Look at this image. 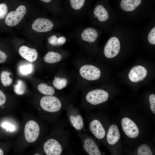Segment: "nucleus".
<instances>
[{
	"mask_svg": "<svg viewBox=\"0 0 155 155\" xmlns=\"http://www.w3.org/2000/svg\"><path fill=\"white\" fill-rule=\"evenodd\" d=\"M53 136L48 138L43 145V151L47 155L64 154L69 148L70 133L65 121L58 120Z\"/></svg>",
	"mask_w": 155,
	"mask_h": 155,
	"instance_id": "obj_1",
	"label": "nucleus"
},
{
	"mask_svg": "<svg viewBox=\"0 0 155 155\" xmlns=\"http://www.w3.org/2000/svg\"><path fill=\"white\" fill-rule=\"evenodd\" d=\"M40 106L44 113L51 117L52 120L57 121L60 115L68 104H65L58 97L53 96L45 95L40 101Z\"/></svg>",
	"mask_w": 155,
	"mask_h": 155,
	"instance_id": "obj_2",
	"label": "nucleus"
},
{
	"mask_svg": "<svg viewBox=\"0 0 155 155\" xmlns=\"http://www.w3.org/2000/svg\"><path fill=\"white\" fill-rule=\"evenodd\" d=\"M99 36L98 32L96 29L85 26L76 28L69 35L76 40L85 50L89 49L90 44L96 41Z\"/></svg>",
	"mask_w": 155,
	"mask_h": 155,
	"instance_id": "obj_3",
	"label": "nucleus"
},
{
	"mask_svg": "<svg viewBox=\"0 0 155 155\" xmlns=\"http://www.w3.org/2000/svg\"><path fill=\"white\" fill-rule=\"evenodd\" d=\"M90 2V0H63L62 4L69 17L81 20L88 13Z\"/></svg>",
	"mask_w": 155,
	"mask_h": 155,
	"instance_id": "obj_4",
	"label": "nucleus"
},
{
	"mask_svg": "<svg viewBox=\"0 0 155 155\" xmlns=\"http://www.w3.org/2000/svg\"><path fill=\"white\" fill-rule=\"evenodd\" d=\"M66 115L71 126L78 133L86 132L84 121L80 110L72 104H68L65 108Z\"/></svg>",
	"mask_w": 155,
	"mask_h": 155,
	"instance_id": "obj_5",
	"label": "nucleus"
},
{
	"mask_svg": "<svg viewBox=\"0 0 155 155\" xmlns=\"http://www.w3.org/2000/svg\"><path fill=\"white\" fill-rule=\"evenodd\" d=\"M108 94L106 91L102 89H96L88 92L84 98V102L81 108L87 104L96 105L103 103L108 99Z\"/></svg>",
	"mask_w": 155,
	"mask_h": 155,
	"instance_id": "obj_6",
	"label": "nucleus"
},
{
	"mask_svg": "<svg viewBox=\"0 0 155 155\" xmlns=\"http://www.w3.org/2000/svg\"><path fill=\"white\" fill-rule=\"evenodd\" d=\"M84 151L89 155H101V152L94 140L85 132L78 133Z\"/></svg>",
	"mask_w": 155,
	"mask_h": 155,
	"instance_id": "obj_7",
	"label": "nucleus"
},
{
	"mask_svg": "<svg viewBox=\"0 0 155 155\" xmlns=\"http://www.w3.org/2000/svg\"><path fill=\"white\" fill-rule=\"evenodd\" d=\"M40 133V128L38 124L35 121L30 120L27 122L25 125L24 134L25 138L28 142H35L38 139Z\"/></svg>",
	"mask_w": 155,
	"mask_h": 155,
	"instance_id": "obj_8",
	"label": "nucleus"
},
{
	"mask_svg": "<svg viewBox=\"0 0 155 155\" xmlns=\"http://www.w3.org/2000/svg\"><path fill=\"white\" fill-rule=\"evenodd\" d=\"M26 12V9L25 6H19L15 11H11L7 15L5 20V23L10 26H16L22 19Z\"/></svg>",
	"mask_w": 155,
	"mask_h": 155,
	"instance_id": "obj_9",
	"label": "nucleus"
},
{
	"mask_svg": "<svg viewBox=\"0 0 155 155\" xmlns=\"http://www.w3.org/2000/svg\"><path fill=\"white\" fill-rule=\"evenodd\" d=\"M80 76L84 79L89 81L98 79L101 75L100 70L96 67L91 65H85L79 69Z\"/></svg>",
	"mask_w": 155,
	"mask_h": 155,
	"instance_id": "obj_10",
	"label": "nucleus"
},
{
	"mask_svg": "<svg viewBox=\"0 0 155 155\" xmlns=\"http://www.w3.org/2000/svg\"><path fill=\"white\" fill-rule=\"evenodd\" d=\"M55 24L54 22L50 19L39 18L33 22L32 28L36 32L46 33L51 30L55 27Z\"/></svg>",
	"mask_w": 155,
	"mask_h": 155,
	"instance_id": "obj_11",
	"label": "nucleus"
},
{
	"mask_svg": "<svg viewBox=\"0 0 155 155\" xmlns=\"http://www.w3.org/2000/svg\"><path fill=\"white\" fill-rule=\"evenodd\" d=\"M120 49V44L119 39L116 37H113L106 43L104 48V53L106 57L112 58L118 54Z\"/></svg>",
	"mask_w": 155,
	"mask_h": 155,
	"instance_id": "obj_12",
	"label": "nucleus"
},
{
	"mask_svg": "<svg viewBox=\"0 0 155 155\" xmlns=\"http://www.w3.org/2000/svg\"><path fill=\"white\" fill-rule=\"evenodd\" d=\"M123 130L125 134L131 138L137 137L139 133V129L136 124L130 119L125 117L121 120Z\"/></svg>",
	"mask_w": 155,
	"mask_h": 155,
	"instance_id": "obj_13",
	"label": "nucleus"
},
{
	"mask_svg": "<svg viewBox=\"0 0 155 155\" xmlns=\"http://www.w3.org/2000/svg\"><path fill=\"white\" fill-rule=\"evenodd\" d=\"M89 128L92 133L98 140H102L105 137L106 133L105 129L98 120L94 119L90 122Z\"/></svg>",
	"mask_w": 155,
	"mask_h": 155,
	"instance_id": "obj_14",
	"label": "nucleus"
},
{
	"mask_svg": "<svg viewBox=\"0 0 155 155\" xmlns=\"http://www.w3.org/2000/svg\"><path fill=\"white\" fill-rule=\"evenodd\" d=\"M147 74V71L144 67L137 65L131 69L128 74V77L131 81L136 82L144 79Z\"/></svg>",
	"mask_w": 155,
	"mask_h": 155,
	"instance_id": "obj_15",
	"label": "nucleus"
},
{
	"mask_svg": "<svg viewBox=\"0 0 155 155\" xmlns=\"http://www.w3.org/2000/svg\"><path fill=\"white\" fill-rule=\"evenodd\" d=\"M92 13V16L94 20L98 22H104L109 18L107 11L103 5L100 4L96 6Z\"/></svg>",
	"mask_w": 155,
	"mask_h": 155,
	"instance_id": "obj_16",
	"label": "nucleus"
},
{
	"mask_svg": "<svg viewBox=\"0 0 155 155\" xmlns=\"http://www.w3.org/2000/svg\"><path fill=\"white\" fill-rule=\"evenodd\" d=\"M19 53L22 57L31 62L35 61L38 57V53L36 49L25 46L20 47Z\"/></svg>",
	"mask_w": 155,
	"mask_h": 155,
	"instance_id": "obj_17",
	"label": "nucleus"
},
{
	"mask_svg": "<svg viewBox=\"0 0 155 155\" xmlns=\"http://www.w3.org/2000/svg\"><path fill=\"white\" fill-rule=\"evenodd\" d=\"M120 135L118 128L115 125H111L109 127L107 135L108 143L110 145L115 144L119 140Z\"/></svg>",
	"mask_w": 155,
	"mask_h": 155,
	"instance_id": "obj_18",
	"label": "nucleus"
},
{
	"mask_svg": "<svg viewBox=\"0 0 155 155\" xmlns=\"http://www.w3.org/2000/svg\"><path fill=\"white\" fill-rule=\"evenodd\" d=\"M48 43L53 46L58 47L64 45L66 42L67 38L61 34H53L47 38Z\"/></svg>",
	"mask_w": 155,
	"mask_h": 155,
	"instance_id": "obj_19",
	"label": "nucleus"
},
{
	"mask_svg": "<svg viewBox=\"0 0 155 155\" xmlns=\"http://www.w3.org/2000/svg\"><path fill=\"white\" fill-rule=\"evenodd\" d=\"M141 2L142 0H121L120 5L125 11H132L140 5Z\"/></svg>",
	"mask_w": 155,
	"mask_h": 155,
	"instance_id": "obj_20",
	"label": "nucleus"
},
{
	"mask_svg": "<svg viewBox=\"0 0 155 155\" xmlns=\"http://www.w3.org/2000/svg\"><path fill=\"white\" fill-rule=\"evenodd\" d=\"M62 55L58 52L53 51L48 52L44 56L45 62L49 63H54L60 61L62 59Z\"/></svg>",
	"mask_w": 155,
	"mask_h": 155,
	"instance_id": "obj_21",
	"label": "nucleus"
},
{
	"mask_svg": "<svg viewBox=\"0 0 155 155\" xmlns=\"http://www.w3.org/2000/svg\"><path fill=\"white\" fill-rule=\"evenodd\" d=\"M37 88L40 93L45 95L53 96L55 93L54 88L45 83L40 84L38 85Z\"/></svg>",
	"mask_w": 155,
	"mask_h": 155,
	"instance_id": "obj_22",
	"label": "nucleus"
},
{
	"mask_svg": "<svg viewBox=\"0 0 155 155\" xmlns=\"http://www.w3.org/2000/svg\"><path fill=\"white\" fill-rule=\"evenodd\" d=\"M11 74V73L7 71H3L1 72L0 75V79L3 86H8L12 84L13 80L10 77Z\"/></svg>",
	"mask_w": 155,
	"mask_h": 155,
	"instance_id": "obj_23",
	"label": "nucleus"
},
{
	"mask_svg": "<svg viewBox=\"0 0 155 155\" xmlns=\"http://www.w3.org/2000/svg\"><path fill=\"white\" fill-rule=\"evenodd\" d=\"M67 82L66 78H60L59 77H55L53 81V84L56 89L61 90L66 87Z\"/></svg>",
	"mask_w": 155,
	"mask_h": 155,
	"instance_id": "obj_24",
	"label": "nucleus"
},
{
	"mask_svg": "<svg viewBox=\"0 0 155 155\" xmlns=\"http://www.w3.org/2000/svg\"><path fill=\"white\" fill-rule=\"evenodd\" d=\"M26 89V85L23 81L19 80L17 84L14 86V90L18 95H21L24 94Z\"/></svg>",
	"mask_w": 155,
	"mask_h": 155,
	"instance_id": "obj_25",
	"label": "nucleus"
},
{
	"mask_svg": "<svg viewBox=\"0 0 155 155\" xmlns=\"http://www.w3.org/2000/svg\"><path fill=\"white\" fill-rule=\"evenodd\" d=\"M138 155H152V153L150 147L146 144L140 145L137 151Z\"/></svg>",
	"mask_w": 155,
	"mask_h": 155,
	"instance_id": "obj_26",
	"label": "nucleus"
},
{
	"mask_svg": "<svg viewBox=\"0 0 155 155\" xmlns=\"http://www.w3.org/2000/svg\"><path fill=\"white\" fill-rule=\"evenodd\" d=\"M33 70L32 65L31 64L22 65L19 67L20 73L26 75L31 73Z\"/></svg>",
	"mask_w": 155,
	"mask_h": 155,
	"instance_id": "obj_27",
	"label": "nucleus"
},
{
	"mask_svg": "<svg viewBox=\"0 0 155 155\" xmlns=\"http://www.w3.org/2000/svg\"><path fill=\"white\" fill-rule=\"evenodd\" d=\"M8 11V7L4 3L0 4V19L4 18L7 14Z\"/></svg>",
	"mask_w": 155,
	"mask_h": 155,
	"instance_id": "obj_28",
	"label": "nucleus"
},
{
	"mask_svg": "<svg viewBox=\"0 0 155 155\" xmlns=\"http://www.w3.org/2000/svg\"><path fill=\"white\" fill-rule=\"evenodd\" d=\"M149 42L152 44H155V27L153 28L150 32L148 36Z\"/></svg>",
	"mask_w": 155,
	"mask_h": 155,
	"instance_id": "obj_29",
	"label": "nucleus"
},
{
	"mask_svg": "<svg viewBox=\"0 0 155 155\" xmlns=\"http://www.w3.org/2000/svg\"><path fill=\"white\" fill-rule=\"evenodd\" d=\"M1 126L4 129H6L7 131H8L12 132L15 130L14 126L9 123L5 122H3L1 125Z\"/></svg>",
	"mask_w": 155,
	"mask_h": 155,
	"instance_id": "obj_30",
	"label": "nucleus"
},
{
	"mask_svg": "<svg viewBox=\"0 0 155 155\" xmlns=\"http://www.w3.org/2000/svg\"><path fill=\"white\" fill-rule=\"evenodd\" d=\"M149 101L150 107L151 111L154 114H155V95L152 94L149 97Z\"/></svg>",
	"mask_w": 155,
	"mask_h": 155,
	"instance_id": "obj_31",
	"label": "nucleus"
},
{
	"mask_svg": "<svg viewBox=\"0 0 155 155\" xmlns=\"http://www.w3.org/2000/svg\"><path fill=\"white\" fill-rule=\"evenodd\" d=\"M6 100L5 95L2 91L0 90V106L5 104Z\"/></svg>",
	"mask_w": 155,
	"mask_h": 155,
	"instance_id": "obj_32",
	"label": "nucleus"
},
{
	"mask_svg": "<svg viewBox=\"0 0 155 155\" xmlns=\"http://www.w3.org/2000/svg\"><path fill=\"white\" fill-rule=\"evenodd\" d=\"M7 56L6 54L0 50V63H3L6 61Z\"/></svg>",
	"mask_w": 155,
	"mask_h": 155,
	"instance_id": "obj_33",
	"label": "nucleus"
},
{
	"mask_svg": "<svg viewBox=\"0 0 155 155\" xmlns=\"http://www.w3.org/2000/svg\"><path fill=\"white\" fill-rule=\"evenodd\" d=\"M4 154V153L2 150L0 148V155H3Z\"/></svg>",
	"mask_w": 155,
	"mask_h": 155,
	"instance_id": "obj_34",
	"label": "nucleus"
},
{
	"mask_svg": "<svg viewBox=\"0 0 155 155\" xmlns=\"http://www.w3.org/2000/svg\"><path fill=\"white\" fill-rule=\"evenodd\" d=\"M62 3L63 0H59Z\"/></svg>",
	"mask_w": 155,
	"mask_h": 155,
	"instance_id": "obj_35",
	"label": "nucleus"
}]
</instances>
